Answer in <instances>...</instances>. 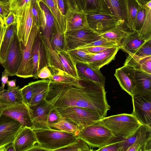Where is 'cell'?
<instances>
[{
    "label": "cell",
    "mask_w": 151,
    "mask_h": 151,
    "mask_svg": "<svg viewBox=\"0 0 151 151\" xmlns=\"http://www.w3.org/2000/svg\"><path fill=\"white\" fill-rule=\"evenodd\" d=\"M57 93L60 96L55 104L57 108L83 107L94 112L101 118L106 116L110 109L104 86L93 81L81 80L70 83L50 82L48 94Z\"/></svg>",
    "instance_id": "6da1fadb"
},
{
    "label": "cell",
    "mask_w": 151,
    "mask_h": 151,
    "mask_svg": "<svg viewBox=\"0 0 151 151\" xmlns=\"http://www.w3.org/2000/svg\"><path fill=\"white\" fill-rule=\"evenodd\" d=\"M33 130L37 140V145L43 151H57L78 140L73 133L52 128Z\"/></svg>",
    "instance_id": "7a4b0ae2"
},
{
    "label": "cell",
    "mask_w": 151,
    "mask_h": 151,
    "mask_svg": "<svg viewBox=\"0 0 151 151\" xmlns=\"http://www.w3.org/2000/svg\"><path fill=\"white\" fill-rule=\"evenodd\" d=\"M100 120L119 139L125 138L131 135L142 124L132 113L106 116Z\"/></svg>",
    "instance_id": "3957f363"
},
{
    "label": "cell",
    "mask_w": 151,
    "mask_h": 151,
    "mask_svg": "<svg viewBox=\"0 0 151 151\" xmlns=\"http://www.w3.org/2000/svg\"><path fill=\"white\" fill-rule=\"evenodd\" d=\"M77 137L84 140L91 148L102 147L117 139L100 119L82 128Z\"/></svg>",
    "instance_id": "277c9868"
},
{
    "label": "cell",
    "mask_w": 151,
    "mask_h": 151,
    "mask_svg": "<svg viewBox=\"0 0 151 151\" xmlns=\"http://www.w3.org/2000/svg\"><path fill=\"white\" fill-rule=\"evenodd\" d=\"M56 109L61 118L73 122L81 129L101 119L95 113L83 107L72 106Z\"/></svg>",
    "instance_id": "5b68a950"
},
{
    "label": "cell",
    "mask_w": 151,
    "mask_h": 151,
    "mask_svg": "<svg viewBox=\"0 0 151 151\" xmlns=\"http://www.w3.org/2000/svg\"><path fill=\"white\" fill-rule=\"evenodd\" d=\"M59 96L58 93L48 94L47 98H48L49 100L46 99L38 104L29 107L34 129L51 128L47 124L48 116Z\"/></svg>",
    "instance_id": "8992f818"
},
{
    "label": "cell",
    "mask_w": 151,
    "mask_h": 151,
    "mask_svg": "<svg viewBox=\"0 0 151 151\" xmlns=\"http://www.w3.org/2000/svg\"><path fill=\"white\" fill-rule=\"evenodd\" d=\"M40 28L34 22L31 28L26 46L22 47V59L20 66L16 75L19 77H33V64L32 50L35 40Z\"/></svg>",
    "instance_id": "52a82bcc"
},
{
    "label": "cell",
    "mask_w": 151,
    "mask_h": 151,
    "mask_svg": "<svg viewBox=\"0 0 151 151\" xmlns=\"http://www.w3.org/2000/svg\"><path fill=\"white\" fill-rule=\"evenodd\" d=\"M65 37L67 50L83 46L101 37L100 34L90 28L68 31Z\"/></svg>",
    "instance_id": "ba28073f"
},
{
    "label": "cell",
    "mask_w": 151,
    "mask_h": 151,
    "mask_svg": "<svg viewBox=\"0 0 151 151\" xmlns=\"http://www.w3.org/2000/svg\"><path fill=\"white\" fill-rule=\"evenodd\" d=\"M16 14L17 16V36L22 47L27 45L34 22L31 10V1L27 3Z\"/></svg>",
    "instance_id": "9c48e42d"
},
{
    "label": "cell",
    "mask_w": 151,
    "mask_h": 151,
    "mask_svg": "<svg viewBox=\"0 0 151 151\" xmlns=\"http://www.w3.org/2000/svg\"><path fill=\"white\" fill-rule=\"evenodd\" d=\"M85 13L89 27L100 34L106 32L120 23H124L114 16L101 12Z\"/></svg>",
    "instance_id": "30bf717a"
},
{
    "label": "cell",
    "mask_w": 151,
    "mask_h": 151,
    "mask_svg": "<svg viewBox=\"0 0 151 151\" xmlns=\"http://www.w3.org/2000/svg\"><path fill=\"white\" fill-rule=\"evenodd\" d=\"M22 49L17 32L13 36L5 61L2 65L9 76L16 75L21 64Z\"/></svg>",
    "instance_id": "8fae6325"
},
{
    "label": "cell",
    "mask_w": 151,
    "mask_h": 151,
    "mask_svg": "<svg viewBox=\"0 0 151 151\" xmlns=\"http://www.w3.org/2000/svg\"><path fill=\"white\" fill-rule=\"evenodd\" d=\"M132 97V114L142 124L151 127V92Z\"/></svg>",
    "instance_id": "7c38bea8"
},
{
    "label": "cell",
    "mask_w": 151,
    "mask_h": 151,
    "mask_svg": "<svg viewBox=\"0 0 151 151\" xmlns=\"http://www.w3.org/2000/svg\"><path fill=\"white\" fill-rule=\"evenodd\" d=\"M47 42L40 30L34 42L32 50L33 64V77L38 79L37 75L44 67L47 66Z\"/></svg>",
    "instance_id": "4fadbf2b"
},
{
    "label": "cell",
    "mask_w": 151,
    "mask_h": 151,
    "mask_svg": "<svg viewBox=\"0 0 151 151\" xmlns=\"http://www.w3.org/2000/svg\"><path fill=\"white\" fill-rule=\"evenodd\" d=\"M0 114H5L18 121L23 127H27L34 129L30 109L23 101L14 105L0 106Z\"/></svg>",
    "instance_id": "5bb4252c"
},
{
    "label": "cell",
    "mask_w": 151,
    "mask_h": 151,
    "mask_svg": "<svg viewBox=\"0 0 151 151\" xmlns=\"http://www.w3.org/2000/svg\"><path fill=\"white\" fill-rule=\"evenodd\" d=\"M22 127L18 121L0 114V149L12 143Z\"/></svg>",
    "instance_id": "9a60e30c"
},
{
    "label": "cell",
    "mask_w": 151,
    "mask_h": 151,
    "mask_svg": "<svg viewBox=\"0 0 151 151\" xmlns=\"http://www.w3.org/2000/svg\"><path fill=\"white\" fill-rule=\"evenodd\" d=\"M136 70L132 66L124 65L116 69L114 74L122 89L132 97L135 86Z\"/></svg>",
    "instance_id": "2e32d148"
},
{
    "label": "cell",
    "mask_w": 151,
    "mask_h": 151,
    "mask_svg": "<svg viewBox=\"0 0 151 151\" xmlns=\"http://www.w3.org/2000/svg\"><path fill=\"white\" fill-rule=\"evenodd\" d=\"M101 12L114 16L127 26L126 0H101Z\"/></svg>",
    "instance_id": "e0dca14e"
},
{
    "label": "cell",
    "mask_w": 151,
    "mask_h": 151,
    "mask_svg": "<svg viewBox=\"0 0 151 151\" xmlns=\"http://www.w3.org/2000/svg\"><path fill=\"white\" fill-rule=\"evenodd\" d=\"M15 151H29L37 143L33 129L22 127L12 142Z\"/></svg>",
    "instance_id": "ac0fdd59"
},
{
    "label": "cell",
    "mask_w": 151,
    "mask_h": 151,
    "mask_svg": "<svg viewBox=\"0 0 151 151\" xmlns=\"http://www.w3.org/2000/svg\"><path fill=\"white\" fill-rule=\"evenodd\" d=\"M38 2L41 15L40 31L47 42L56 31L54 18L47 6L42 2Z\"/></svg>",
    "instance_id": "d6986e66"
},
{
    "label": "cell",
    "mask_w": 151,
    "mask_h": 151,
    "mask_svg": "<svg viewBox=\"0 0 151 151\" xmlns=\"http://www.w3.org/2000/svg\"><path fill=\"white\" fill-rule=\"evenodd\" d=\"M151 151V127L141 124L137 129L134 142L126 151Z\"/></svg>",
    "instance_id": "ffe728a7"
},
{
    "label": "cell",
    "mask_w": 151,
    "mask_h": 151,
    "mask_svg": "<svg viewBox=\"0 0 151 151\" xmlns=\"http://www.w3.org/2000/svg\"><path fill=\"white\" fill-rule=\"evenodd\" d=\"M66 32L90 28L88 24L86 13L67 10L65 15Z\"/></svg>",
    "instance_id": "44dd1931"
},
{
    "label": "cell",
    "mask_w": 151,
    "mask_h": 151,
    "mask_svg": "<svg viewBox=\"0 0 151 151\" xmlns=\"http://www.w3.org/2000/svg\"><path fill=\"white\" fill-rule=\"evenodd\" d=\"M119 49L120 46L117 45L94 53L87 63L94 68L100 69L114 59Z\"/></svg>",
    "instance_id": "7402d4cb"
},
{
    "label": "cell",
    "mask_w": 151,
    "mask_h": 151,
    "mask_svg": "<svg viewBox=\"0 0 151 151\" xmlns=\"http://www.w3.org/2000/svg\"><path fill=\"white\" fill-rule=\"evenodd\" d=\"M80 80L90 81L104 86L106 78L100 69L94 68L87 63L76 64Z\"/></svg>",
    "instance_id": "603a6c76"
},
{
    "label": "cell",
    "mask_w": 151,
    "mask_h": 151,
    "mask_svg": "<svg viewBox=\"0 0 151 151\" xmlns=\"http://www.w3.org/2000/svg\"><path fill=\"white\" fill-rule=\"evenodd\" d=\"M33 91V96L29 107L35 106L46 99L50 83L48 79H43L29 82Z\"/></svg>",
    "instance_id": "cb8c5ba5"
},
{
    "label": "cell",
    "mask_w": 151,
    "mask_h": 151,
    "mask_svg": "<svg viewBox=\"0 0 151 151\" xmlns=\"http://www.w3.org/2000/svg\"><path fill=\"white\" fill-rule=\"evenodd\" d=\"M135 79V86L133 96L151 92V74L136 70Z\"/></svg>",
    "instance_id": "d4e9b609"
},
{
    "label": "cell",
    "mask_w": 151,
    "mask_h": 151,
    "mask_svg": "<svg viewBox=\"0 0 151 151\" xmlns=\"http://www.w3.org/2000/svg\"><path fill=\"white\" fill-rule=\"evenodd\" d=\"M147 40L141 39L137 31H131L122 41L120 49L128 54H134Z\"/></svg>",
    "instance_id": "484cf974"
},
{
    "label": "cell",
    "mask_w": 151,
    "mask_h": 151,
    "mask_svg": "<svg viewBox=\"0 0 151 151\" xmlns=\"http://www.w3.org/2000/svg\"><path fill=\"white\" fill-rule=\"evenodd\" d=\"M129 55L124 63V65L134 67L151 74V55L140 57L134 54L128 53Z\"/></svg>",
    "instance_id": "4316f807"
},
{
    "label": "cell",
    "mask_w": 151,
    "mask_h": 151,
    "mask_svg": "<svg viewBox=\"0 0 151 151\" xmlns=\"http://www.w3.org/2000/svg\"><path fill=\"white\" fill-rule=\"evenodd\" d=\"M23 101L19 86L0 92V106L14 105Z\"/></svg>",
    "instance_id": "83f0119b"
},
{
    "label": "cell",
    "mask_w": 151,
    "mask_h": 151,
    "mask_svg": "<svg viewBox=\"0 0 151 151\" xmlns=\"http://www.w3.org/2000/svg\"><path fill=\"white\" fill-rule=\"evenodd\" d=\"M127 29H129L124 23H121L106 32L100 34V35L114 41L120 47L123 40L131 31H128Z\"/></svg>",
    "instance_id": "f1b7e54d"
},
{
    "label": "cell",
    "mask_w": 151,
    "mask_h": 151,
    "mask_svg": "<svg viewBox=\"0 0 151 151\" xmlns=\"http://www.w3.org/2000/svg\"><path fill=\"white\" fill-rule=\"evenodd\" d=\"M63 71L67 74L80 80L76 68V64L72 60L67 50L56 52Z\"/></svg>",
    "instance_id": "f546056e"
},
{
    "label": "cell",
    "mask_w": 151,
    "mask_h": 151,
    "mask_svg": "<svg viewBox=\"0 0 151 151\" xmlns=\"http://www.w3.org/2000/svg\"><path fill=\"white\" fill-rule=\"evenodd\" d=\"M42 2L47 6L55 20L56 30L65 34L66 32L65 17L63 15L57 7L53 0H37Z\"/></svg>",
    "instance_id": "4dcf8cb0"
},
{
    "label": "cell",
    "mask_w": 151,
    "mask_h": 151,
    "mask_svg": "<svg viewBox=\"0 0 151 151\" xmlns=\"http://www.w3.org/2000/svg\"><path fill=\"white\" fill-rule=\"evenodd\" d=\"M17 24L12 25L6 27L0 46V63L1 64L6 60L12 38L17 32Z\"/></svg>",
    "instance_id": "1f68e13d"
},
{
    "label": "cell",
    "mask_w": 151,
    "mask_h": 151,
    "mask_svg": "<svg viewBox=\"0 0 151 151\" xmlns=\"http://www.w3.org/2000/svg\"><path fill=\"white\" fill-rule=\"evenodd\" d=\"M145 6L146 9V17L140 30L137 33L141 39L148 40L151 39V1Z\"/></svg>",
    "instance_id": "d6a6232c"
},
{
    "label": "cell",
    "mask_w": 151,
    "mask_h": 151,
    "mask_svg": "<svg viewBox=\"0 0 151 151\" xmlns=\"http://www.w3.org/2000/svg\"><path fill=\"white\" fill-rule=\"evenodd\" d=\"M71 58L76 64L87 63L94 53H91L83 48H76L67 50Z\"/></svg>",
    "instance_id": "836d02e7"
},
{
    "label": "cell",
    "mask_w": 151,
    "mask_h": 151,
    "mask_svg": "<svg viewBox=\"0 0 151 151\" xmlns=\"http://www.w3.org/2000/svg\"><path fill=\"white\" fill-rule=\"evenodd\" d=\"M49 127L66 132L73 134L77 137L78 136L81 129L76 124L65 119L61 118L56 123L51 124Z\"/></svg>",
    "instance_id": "e575fe53"
},
{
    "label": "cell",
    "mask_w": 151,
    "mask_h": 151,
    "mask_svg": "<svg viewBox=\"0 0 151 151\" xmlns=\"http://www.w3.org/2000/svg\"><path fill=\"white\" fill-rule=\"evenodd\" d=\"M139 4L136 0H126L127 23V26L133 31V25Z\"/></svg>",
    "instance_id": "d590c367"
},
{
    "label": "cell",
    "mask_w": 151,
    "mask_h": 151,
    "mask_svg": "<svg viewBox=\"0 0 151 151\" xmlns=\"http://www.w3.org/2000/svg\"><path fill=\"white\" fill-rule=\"evenodd\" d=\"M50 43L53 50L55 52L67 50L65 34L56 30L50 39Z\"/></svg>",
    "instance_id": "8d00e7d4"
},
{
    "label": "cell",
    "mask_w": 151,
    "mask_h": 151,
    "mask_svg": "<svg viewBox=\"0 0 151 151\" xmlns=\"http://www.w3.org/2000/svg\"><path fill=\"white\" fill-rule=\"evenodd\" d=\"M77 140L71 144L61 148L57 151H91L88 144L84 140L79 137Z\"/></svg>",
    "instance_id": "74e56055"
},
{
    "label": "cell",
    "mask_w": 151,
    "mask_h": 151,
    "mask_svg": "<svg viewBox=\"0 0 151 151\" xmlns=\"http://www.w3.org/2000/svg\"><path fill=\"white\" fill-rule=\"evenodd\" d=\"M146 14V9L145 6L139 4L133 25V31L137 32L140 31L145 21Z\"/></svg>",
    "instance_id": "f35d334b"
},
{
    "label": "cell",
    "mask_w": 151,
    "mask_h": 151,
    "mask_svg": "<svg viewBox=\"0 0 151 151\" xmlns=\"http://www.w3.org/2000/svg\"><path fill=\"white\" fill-rule=\"evenodd\" d=\"M49 79L51 82L54 83H70L78 80L67 74H52Z\"/></svg>",
    "instance_id": "ab89813d"
},
{
    "label": "cell",
    "mask_w": 151,
    "mask_h": 151,
    "mask_svg": "<svg viewBox=\"0 0 151 151\" xmlns=\"http://www.w3.org/2000/svg\"><path fill=\"white\" fill-rule=\"evenodd\" d=\"M117 45H118L114 41L101 37L99 39L96 41L77 48H85L94 46L111 47Z\"/></svg>",
    "instance_id": "60d3db41"
},
{
    "label": "cell",
    "mask_w": 151,
    "mask_h": 151,
    "mask_svg": "<svg viewBox=\"0 0 151 151\" xmlns=\"http://www.w3.org/2000/svg\"><path fill=\"white\" fill-rule=\"evenodd\" d=\"M31 10L34 22L37 27L40 28L41 24V15L38 2L37 0L31 1Z\"/></svg>",
    "instance_id": "b9f144b4"
},
{
    "label": "cell",
    "mask_w": 151,
    "mask_h": 151,
    "mask_svg": "<svg viewBox=\"0 0 151 151\" xmlns=\"http://www.w3.org/2000/svg\"><path fill=\"white\" fill-rule=\"evenodd\" d=\"M23 101L29 106L32 100L33 92L32 86L29 83L27 85L20 88Z\"/></svg>",
    "instance_id": "7bdbcfd3"
},
{
    "label": "cell",
    "mask_w": 151,
    "mask_h": 151,
    "mask_svg": "<svg viewBox=\"0 0 151 151\" xmlns=\"http://www.w3.org/2000/svg\"><path fill=\"white\" fill-rule=\"evenodd\" d=\"M101 9V0H86L85 13L100 12Z\"/></svg>",
    "instance_id": "ee69618b"
},
{
    "label": "cell",
    "mask_w": 151,
    "mask_h": 151,
    "mask_svg": "<svg viewBox=\"0 0 151 151\" xmlns=\"http://www.w3.org/2000/svg\"><path fill=\"white\" fill-rule=\"evenodd\" d=\"M134 54L140 57L151 55V39L147 41Z\"/></svg>",
    "instance_id": "f6af8a7d"
},
{
    "label": "cell",
    "mask_w": 151,
    "mask_h": 151,
    "mask_svg": "<svg viewBox=\"0 0 151 151\" xmlns=\"http://www.w3.org/2000/svg\"><path fill=\"white\" fill-rule=\"evenodd\" d=\"M32 0H12L10 9L16 14L27 3Z\"/></svg>",
    "instance_id": "bcb514c9"
},
{
    "label": "cell",
    "mask_w": 151,
    "mask_h": 151,
    "mask_svg": "<svg viewBox=\"0 0 151 151\" xmlns=\"http://www.w3.org/2000/svg\"><path fill=\"white\" fill-rule=\"evenodd\" d=\"M120 140L117 139L116 141L96 150L99 151H119Z\"/></svg>",
    "instance_id": "7dc6e473"
},
{
    "label": "cell",
    "mask_w": 151,
    "mask_h": 151,
    "mask_svg": "<svg viewBox=\"0 0 151 151\" xmlns=\"http://www.w3.org/2000/svg\"><path fill=\"white\" fill-rule=\"evenodd\" d=\"M6 27L17 24V16L13 12L10 11L7 15L3 19Z\"/></svg>",
    "instance_id": "c3c4849f"
},
{
    "label": "cell",
    "mask_w": 151,
    "mask_h": 151,
    "mask_svg": "<svg viewBox=\"0 0 151 151\" xmlns=\"http://www.w3.org/2000/svg\"><path fill=\"white\" fill-rule=\"evenodd\" d=\"M10 2L0 0V17L3 19L11 11L10 9Z\"/></svg>",
    "instance_id": "681fc988"
},
{
    "label": "cell",
    "mask_w": 151,
    "mask_h": 151,
    "mask_svg": "<svg viewBox=\"0 0 151 151\" xmlns=\"http://www.w3.org/2000/svg\"><path fill=\"white\" fill-rule=\"evenodd\" d=\"M60 119L61 118L58 113L56 108L54 107L51 110L48 116L47 124L49 126L51 124L58 122Z\"/></svg>",
    "instance_id": "f907efd6"
},
{
    "label": "cell",
    "mask_w": 151,
    "mask_h": 151,
    "mask_svg": "<svg viewBox=\"0 0 151 151\" xmlns=\"http://www.w3.org/2000/svg\"><path fill=\"white\" fill-rule=\"evenodd\" d=\"M64 1L66 10L69 9L81 11L76 0H64Z\"/></svg>",
    "instance_id": "816d5d0a"
},
{
    "label": "cell",
    "mask_w": 151,
    "mask_h": 151,
    "mask_svg": "<svg viewBox=\"0 0 151 151\" xmlns=\"http://www.w3.org/2000/svg\"><path fill=\"white\" fill-rule=\"evenodd\" d=\"M52 75L51 73L47 66L42 68L39 72L37 75L38 78L45 79L50 78Z\"/></svg>",
    "instance_id": "f5cc1de1"
},
{
    "label": "cell",
    "mask_w": 151,
    "mask_h": 151,
    "mask_svg": "<svg viewBox=\"0 0 151 151\" xmlns=\"http://www.w3.org/2000/svg\"><path fill=\"white\" fill-rule=\"evenodd\" d=\"M110 47H111L94 46L83 48L86 49L91 53H96L104 50Z\"/></svg>",
    "instance_id": "db71d44e"
},
{
    "label": "cell",
    "mask_w": 151,
    "mask_h": 151,
    "mask_svg": "<svg viewBox=\"0 0 151 151\" xmlns=\"http://www.w3.org/2000/svg\"><path fill=\"white\" fill-rule=\"evenodd\" d=\"M9 75L4 70L2 73L1 81V86L0 87V92L4 90V87L5 85L7 83L8 81Z\"/></svg>",
    "instance_id": "11a10c76"
},
{
    "label": "cell",
    "mask_w": 151,
    "mask_h": 151,
    "mask_svg": "<svg viewBox=\"0 0 151 151\" xmlns=\"http://www.w3.org/2000/svg\"><path fill=\"white\" fill-rule=\"evenodd\" d=\"M58 8L62 14L65 16L66 9L64 0H57Z\"/></svg>",
    "instance_id": "9f6ffc18"
},
{
    "label": "cell",
    "mask_w": 151,
    "mask_h": 151,
    "mask_svg": "<svg viewBox=\"0 0 151 151\" xmlns=\"http://www.w3.org/2000/svg\"><path fill=\"white\" fill-rule=\"evenodd\" d=\"M0 151H15L12 142L0 149Z\"/></svg>",
    "instance_id": "6f0895ef"
},
{
    "label": "cell",
    "mask_w": 151,
    "mask_h": 151,
    "mask_svg": "<svg viewBox=\"0 0 151 151\" xmlns=\"http://www.w3.org/2000/svg\"><path fill=\"white\" fill-rule=\"evenodd\" d=\"M81 11L84 12L86 0H76Z\"/></svg>",
    "instance_id": "680465c9"
},
{
    "label": "cell",
    "mask_w": 151,
    "mask_h": 151,
    "mask_svg": "<svg viewBox=\"0 0 151 151\" xmlns=\"http://www.w3.org/2000/svg\"><path fill=\"white\" fill-rule=\"evenodd\" d=\"M6 29V27L4 25L0 26V46L4 35Z\"/></svg>",
    "instance_id": "91938a15"
},
{
    "label": "cell",
    "mask_w": 151,
    "mask_h": 151,
    "mask_svg": "<svg viewBox=\"0 0 151 151\" xmlns=\"http://www.w3.org/2000/svg\"><path fill=\"white\" fill-rule=\"evenodd\" d=\"M16 79L8 81L6 83L8 88H12L16 87Z\"/></svg>",
    "instance_id": "94428289"
},
{
    "label": "cell",
    "mask_w": 151,
    "mask_h": 151,
    "mask_svg": "<svg viewBox=\"0 0 151 151\" xmlns=\"http://www.w3.org/2000/svg\"><path fill=\"white\" fill-rule=\"evenodd\" d=\"M138 3L143 6L145 5L147 3L151 0H136Z\"/></svg>",
    "instance_id": "6125c7cd"
},
{
    "label": "cell",
    "mask_w": 151,
    "mask_h": 151,
    "mask_svg": "<svg viewBox=\"0 0 151 151\" xmlns=\"http://www.w3.org/2000/svg\"><path fill=\"white\" fill-rule=\"evenodd\" d=\"M4 22L3 19L0 17V26L4 25Z\"/></svg>",
    "instance_id": "be15d7a7"
},
{
    "label": "cell",
    "mask_w": 151,
    "mask_h": 151,
    "mask_svg": "<svg viewBox=\"0 0 151 151\" xmlns=\"http://www.w3.org/2000/svg\"><path fill=\"white\" fill-rule=\"evenodd\" d=\"M57 7L58 8L57 0H53ZM59 9V8H58Z\"/></svg>",
    "instance_id": "e7e4bbea"
},
{
    "label": "cell",
    "mask_w": 151,
    "mask_h": 151,
    "mask_svg": "<svg viewBox=\"0 0 151 151\" xmlns=\"http://www.w3.org/2000/svg\"><path fill=\"white\" fill-rule=\"evenodd\" d=\"M1 1H6V2H9L10 1L11 2L12 0H0Z\"/></svg>",
    "instance_id": "03108f58"
}]
</instances>
